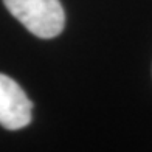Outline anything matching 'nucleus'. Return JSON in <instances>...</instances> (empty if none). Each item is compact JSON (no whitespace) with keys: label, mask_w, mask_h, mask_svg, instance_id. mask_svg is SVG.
<instances>
[{"label":"nucleus","mask_w":152,"mask_h":152,"mask_svg":"<svg viewBox=\"0 0 152 152\" xmlns=\"http://www.w3.org/2000/svg\"><path fill=\"white\" fill-rule=\"evenodd\" d=\"M8 11L31 34L42 39L56 37L65 25V12L59 0H3Z\"/></svg>","instance_id":"f257e3e1"},{"label":"nucleus","mask_w":152,"mask_h":152,"mask_svg":"<svg viewBox=\"0 0 152 152\" xmlns=\"http://www.w3.org/2000/svg\"><path fill=\"white\" fill-rule=\"evenodd\" d=\"M33 102L14 79L0 73V126L19 130L31 123Z\"/></svg>","instance_id":"f03ea898"}]
</instances>
